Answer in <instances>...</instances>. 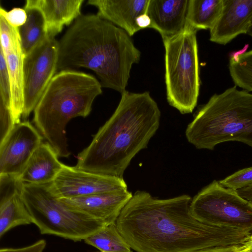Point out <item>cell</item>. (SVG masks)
I'll return each mask as SVG.
<instances>
[{"instance_id": "4fadbf2b", "label": "cell", "mask_w": 252, "mask_h": 252, "mask_svg": "<svg viewBox=\"0 0 252 252\" xmlns=\"http://www.w3.org/2000/svg\"><path fill=\"white\" fill-rule=\"evenodd\" d=\"M252 25V0H223L221 14L210 30L211 42L226 45Z\"/></svg>"}, {"instance_id": "1f68e13d", "label": "cell", "mask_w": 252, "mask_h": 252, "mask_svg": "<svg viewBox=\"0 0 252 252\" xmlns=\"http://www.w3.org/2000/svg\"><path fill=\"white\" fill-rule=\"evenodd\" d=\"M235 252H252V232L239 246Z\"/></svg>"}, {"instance_id": "277c9868", "label": "cell", "mask_w": 252, "mask_h": 252, "mask_svg": "<svg viewBox=\"0 0 252 252\" xmlns=\"http://www.w3.org/2000/svg\"><path fill=\"white\" fill-rule=\"evenodd\" d=\"M102 92L100 82L90 74L67 69L52 78L33 110V122L58 157L70 155L65 136L68 122L88 116Z\"/></svg>"}, {"instance_id": "3957f363", "label": "cell", "mask_w": 252, "mask_h": 252, "mask_svg": "<svg viewBox=\"0 0 252 252\" xmlns=\"http://www.w3.org/2000/svg\"><path fill=\"white\" fill-rule=\"evenodd\" d=\"M130 37L97 14L81 15L58 41L57 70L91 69L102 87L122 93L141 57Z\"/></svg>"}, {"instance_id": "ac0fdd59", "label": "cell", "mask_w": 252, "mask_h": 252, "mask_svg": "<svg viewBox=\"0 0 252 252\" xmlns=\"http://www.w3.org/2000/svg\"><path fill=\"white\" fill-rule=\"evenodd\" d=\"M4 54V53H3ZM10 84V109L15 125L21 122L24 107L23 62L22 46L4 54Z\"/></svg>"}, {"instance_id": "7a4b0ae2", "label": "cell", "mask_w": 252, "mask_h": 252, "mask_svg": "<svg viewBox=\"0 0 252 252\" xmlns=\"http://www.w3.org/2000/svg\"><path fill=\"white\" fill-rule=\"evenodd\" d=\"M161 113L149 92L126 90L111 117L78 156L76 168L123 178L132 158L147 148L160 125Z\"/></svg>"}, {"instance_id": "4316f807", "label": "cell", "mask_w": 252, "mask_h": 252, "mask_svg": "<svg viewBox=\"0 0 252 252\" xmlns=\"http://www.w3.org/2000/svg\"><path fill=\"white\" fill-rule=\"evenodd\" d=\"M15 125L10 107L0 99V143Z\"/></svg>"}, {"instance_id": "7402d4cb", "label": "cell", "mask_w": 252, "mask_h": 252, "mask_svg": "<svg viewBox=\"0 0 252 252\" xmlns=\"http://www.w3.org/2000/svg\"><path fill=\"white\" fill-rule=\"evenodd\" d=\"M25 10L27 14L26 22L19 28L22 48L25 56L47 36L44 31V19L41 13L34 9Z\"/></svg>"}, {"instance_id": "836d02e7", "label": "cell", "mask_w": 252, "mask_h": 252, "mask_svg": "<svg viewBox=\"0 0 252 252\" xmlns=\"http://www.w3.org/2000/svg\"><path fill=\"white\" fill-rule=\"evenodd\" d=\"M247 34H248L249 35H250V36H251L252 37V25L251 27H250V29L249 30L248 32H247Z\"/></svg>"}, {"instance_id": "f1b7e54d", "label": "cell", "mask_w": 252, "mask_h": 252, "mask_svg": "<svg viewBox=\"0 0 252 252\" xmlns=\"http://www.w3.org/2000/svg\"><path fill=\"white\" fill-rule=\"evenodd\" d=\"M46 246L44 239L39 240L28 246L18 248H1L0 252H43Z\"/></svg>"}, {"instance_id": "f546056e", "label": "cell", "mask_w": 252, "mask_h": 252, "mask_svg": "<svg viewBox=\"0 0 252 252\" xmlns=\"http://www.w3.org/2000/svg\"><path fill=\"white\" fill-rule=\"evenodd\" d=\"M240 245L214 247L199 250L192 252H235Z\"/></svg>"}, {"instance_id": "30bf717a", "label": "cell", "mask_w": 252, "mask_h": 252, "mask_svg": "<svg viewBox=\"0 0 252 252\" xmlns=\"http://www.w3.org/2000/svg\"><path fill=\"white\" fill-rule=\"evenodd\" d=\"M57 198H69L127 189L124 178L94 173L64 165L49 184Z\"/></svg>"}, {"instance_id": "9a60e30c", "label": "cell", "mask_w": 252, "mask_h": 252, "mask_svg": "<svg viewBox=\"0 0 252 252\" xmlns=\"http://www.w3.org/2000/svg\"><path fill=\"white\" fill-rule=\"evenodd\" d=\"M150 0H89L98 9V16L124 30L131 36L141 30L136 18L147 13Z\"/></svg>"}, {"instance_id": "d6986e66", "label": "cell", "mask_w": 252, "mask_h": 252, "mask_svg": "<svg viewBox=\"0 0 252 252\" xmlns=\"http://www.w3.org/2000/svg\"><path fill=\"white\" fill-rule=\"evenodd\" d=\"M21 188L9 193L0 194V238L15 227L32 223L21 196Z\"/></svg>"}, {"instance_id": "484cf974", "label": "cell", "mask_w": 252, "mask_h": 252, "mask_svg": "<svg viewBox=\"0 0 252 252\" xmlns=\"http://www.w3.org/2000/svg\"><path fill=\"white\" fill-rule=\"evenodd\" d=\"M0 51V99L10 108V84L9 72L5 56L1 49Z\"/></svg>"}, {"instance_id": "6da1fadb", "label": "cell", "mask_w": 252, "mask_h": 252, "mask_svg": "<svg viewBox=\"0 0 252 252\" xmlns=\"http://www.w3.org/2000/svg\"><path fill=\"white\" fill-rule=\"evenodd\" d=\"M191 199L187 194L158 199L138 190L121 211L116 224L136 252H192L241 245L251 233L199 221L190 212Z\"/></svg>"}, {"instance_id": "d6a6232c", "label": "cell", "mask_w": 252, "mask_h": 252, "mask_svg": "<svg viewBox=\"0 0 252 252\" xmlns=\"http://www.w3.org/2000/svg\"><path fill=\"white\" fill-rule=\"evenodd\" d=\"M237 191L241 197L252 202V185Z\"/></svg>"}, {"instance_id": "52a82bcc", "label": "cell", "mask_w": 252, "mask_h": 252, "mask_svg": "<svg viewBox=\"0 0 252 252\" xmlns=\"http://www.w3.org/2000/svg\"><path fill=\"white\" fill-rule=\"evenodd\" d=\"M49 184H23L21 189L22 199L32 222L41 234L80 241L105 226L55 197L49 190Z\"/></svg>"}, {"instance_id": "5bb4252c", "label": "cell", "mask_w": 252, "mask_h": 252, "mask_svg": "<svg viewBox=\"0 0 252 252\" xmlns=\"http://www.w3.org/2000/svg\"><path fill=\"white\" fill-rule=\"evenodd\" d=\"M189 3V0H150V28L158 31L163 40L180 33L187 27Z\"/></svg>"}, {"instance_id": "ba28073f", "label": "cell", "mask_w": 252, "mask_h": 252, "mask_svg": "<svg viewBox=\"0 0 252 252\" xmlns=\"http://www.w3.org/2000/svg\"><path fill=\"white\" fill-rule=\"evenodd\" d=\"M190 211L205 224L252 231V202L216 180L191 199Z\"/></svg>"}, {"instance_id": "603a6c76", "label": "cell", "mask_w": 252, "mask_h": 252, "mask_svg": "<svg viewBox=\"0 0 252 252\" xmlns=\"http://www.w3.org/2000/svg\"><path fill=\"white\" fill-rule=\"evenodd\" d=\"M228 67L235 86L252 92V50L232 53Z\"/></svg>"}, {"instance_id": "cb8c5ba5", "label": "cell", "mask_w": 252, "mask_h": 252, "mask_svg": "<svg viewBox=\"0 0 252 252\" xmlns=\"http://www.w3.org/2000/svg\"><path fill=\"white\" fill-rule=\"evenodd\" d=\"M0 49L4 54L22 46L19 28L11 26L0 15Z\"/></svg>"}, {"instance_id": "d4e9b609", "label": "cell", "mask_w": 252, "mask_h": 252, "mask_svg": "<svg viewBox=\"0 0 252 252\" xmlns=\"http://www.w3.org/2000/svg\"><path fill=\"white\" fill-rule=\"evenodd\" d=\"M223 187L238 190L252 185V166L239 170L219 181Z\"/></svg>"}, {"instance_id": "8fae6325", "label": "cell", "mask_w": 252, "mask_h": 252, "mask_svg": "<svg viewBox=\"0 0 252 252\" xmlns=\"http://www.w3.org/2000/svg\"><path fill=\"white\" fill-rule=\"evenodd\" d=\"M42 141L29 122L16 124L0 143V175L18 176Z\"/></svg>"}, {"instance_id": "5b68a950", "label": "cell", "mask_w": 252, "mask_h": 252, "mask_svg": "<svg viewBox=\"0 0 252 252\" xmlns=\"http://www.w3.org/2000/svg\"><path fill=\"white\" fill-rule=\"evenodd\" d=\"M185 135L198 149L213 150L229 141L252 148V93L234 86L213 94L198 109Z\"/></svg>"}, {"instance_id": "2e32d148", "label": "cell", "mask_w": 252, "mask_h": 252, "mask_svg": "<svg viewBox=\"0 0 252 252\" xmlns=\"http://www.w3.org/2000/svg\"><path fill=\"white\" fill-rule=\"evenodd\" d=\"M84 0H27L24 9H34L42 14L44 31L48 36L54 37L64 26L70 25L80 15Z\"/></svg>"}, {"instance_id": "4dcf8cb0", "label": "cell", "mask_w": 252, "mask_h": 252, "mask_svg": "<svg viewBox=\"0 0 252 252\" xmlns=\"http://www.w3.org/2000/svg\"><path fill=\"white\" fill-rule=\"evenodd\" d=\"M136 24L140 30L150 28L151 20L147 13L141 14L138 16L136 20Z\"/></svg>"}, {"instance_id": "8992f818", "label": "cell", "mask_w": 252, "mask_h": 252, "mask_svg": "<svg viewBox=\"0 0 252 252\" xmlns=\"http://www.w3.org/2000/svg\"><path fill=\"white\" fill-rule=\"evenodd\" d=\"M197 32L187 26L180 33L163 40L167 100L182 114L192 112L199 94Z\"/></svg>"}, {"instance_id": "7c38bea8", "label": "cell", "mask_w": 252, "mask_h": 252, "mask_svg": "<svg viewBox=\"0 0 252 252\" xmlns=\"http://www.w3.org/2000/svg\"><path fill=\"white\" fill-rule=\"evenodd\" d=\"M132 195L127 189L59 199L70 207L89 215L106 226L116 223L121 211Z\"/></svg>"}, {"instance_id": "83f0119b", "label": "cell", "mask_w": 252, "mask_h": 252, "mask_svg": "<svg viewBox=\"0 0 252 252\" xmlns=\"http://www.w3.org/2000/svg\"><path fill=\"white\" fill-rule=\"evenodd\" d=\"M0 15L2 16L11 26L19 28L23 26L27 19V12L25 9L14 7L9 11H6L0 6Z\"/></svg>"}, {"instance_id": "ffe728a7", "label": "cell", "mask_w": 252, "mask_h": 252, "mask_svg": "<svg viewBox=\"0 0 252 252\" xmlns=\"http://www.w3.org/2000/svg\"><path fill=\"white\" fill-rule=\"evenodd\" d=\"M223 0H189L187 26L196 31L210 30L219 18Z\"/></svg>"}, {"instance_id": "9c48e42d", "label": "cell", "mask_w": 252, "mask_h": 252, "mask_svg": "<svg viewBox=\"0 0 252 252\" xmlns=\"http://www.w3.org/2000/svg\"><path fill=\"white\" fill-rule=\"evenodd\" d=\"M59 42L46 36L23 62L24 107L22 118L27 119L34 110L50 81L56 74Z\"/></svg>"}, {"instance_id": "e0dca14e", "label": "cell", "mask_w": 252, "mask_h": 252, "mask_svg": "<svg viewBox=\"0 0 252 252\" xmlns=\"http://www.w3.org/2000/svg\"><path fill=\"white\" fill-rule=\"evenodd\" d=\"M48 143H42L29 160L22 173L17 176L23 184L32 185L52 183L64 164Z\"/></svg>"}, {"instance_id": "44dd1931", "label": "cell", "mask_w": 252, "mask_h": 252, "mask_svg": "<svg viewBox=\"0 0 252 252\" xmlns=\"http://www.w3.org/2000/svg\"><path fill=\"white\" fill-rule=\"evenodd\" d=\"M100 252H131V248L119 232L116 223L104 226L84 240Z\"/></svg>"}]
</instances>
